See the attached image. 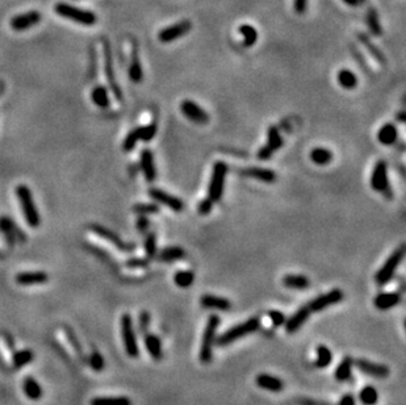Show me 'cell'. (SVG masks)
<instances>
[{
    "instance_id": "f35d334b",
    "label": "cell",
    "mask_w": 406,
    "mask_h": 405,
    "mask_svg": "<svg viewBox=\"0 0 406 405\" xmlns=\"http://www.w3.org/2000/svg\"><path fill=\"white\" fill-rule=\"evenodd\" d=\"M174 282L180 288H190L195 282V274L190 270H182L174 275Z\"/></svg>"
},
{
    "instance_id": "d4e9b609",
    "label": "cell",
    "mask_w": 406,
    "mask_h": 405,
    "mask_svg": "<svg viewBox=\"0 0 406 405\" xmlns=\"http://www.w3.org/2000/svg\"><path fill=\"white\" fill-rule=\"evenodd\" d=\"M145 346H146V350H148V353L154 361H161L162 359V342H161V338L157 334L146 333L145 334Z\"/></svg>"
},
{
    "instance_id": "bcb514c9",
    "label": "cell",
    "mask_w": 406,
    "mask_h": 405,
    "mask_svg": "<svg viewBox=\"0 0 406 405\" xmlns=\"http://www.w3.org/2000/svg\"><path fill=\"white\" fill-rule=\"evenodd\" d=\"M33 359V353L30 350H21L18 351V353H16L13 357V365L14 367H17V369H20V367H22V366L28 365V363H30Z\"/></svg>"
},
{
    "instance_id": "6f0895ef",
    "label": "cell",
    "mask_w": 406,
    "mask_h": 405,
    "mask_svg": "<svg viewBox=\"0 0 406 405\" xmlns=\"http://www.w3.org/2000/svg\"><path fill=\"white\" fill-rule=\"evenodd\" d=\"M339 405H356V402H355V398L352 396V395H345V396H342L341 398V402H339Z\"/></svg>"
},
{
    "instance_id": "680465c9",
    "label": "cell",
    "mask_w": 406,
    "mask_h": 405,
    "mask_svg": "<svg viewBox=\"0 0 406 405\" xmlns=\"http://www.w3.org/2000/svg\"><path fill=\"white\" fill-rule=\"evenodd\" d=\"M342 1L345 4H347V5H350V7H359V5H362L366 0H342Z\"/></svg>"
},
{
    "instance_id": "d6986e66",
    "label": "cell",
    "mask_w": 406,
    "mask_h": 405,
    "mask_svg": "<svg viewBox=\"0 0 406 405\" xmlns=\"http://www.w3.org/2000/svg\"><path fill=\"white\" fill-rule=\"evenodd\" d=\"M255 384L262 390L270 391V392H281L284 390V383L280 378L270 375V374H259L255 378Z\"/></svg>"
},
{
    "instance_id": "ac0fdd59",
    "label": "cell",
    "mask_w": 406,
    "mask_h": 405,
    "mask_svg": "<svg viewBox=\"0 0 406 405\" xmlns=\"http://www.w3.org/2000/svg\"><path fill=\"white\" fill-rule=\"evenodd\" d=\"M310 309L308 305H305V307H301L300 309H297V311L293 313V315L291 316V317L288 318V320H285V330H287V333H289V334H292V333H296L297 330L301 329V326L304 325L306 322V320L309 318L310 316Z\"/></svg>"
},
{
    "instance_id": "30bf717a",
    "label": "cell",
    "mask_w": 406,
    "mask_h": 405,
    "mask_svg": "<svg viewBox=\"0 0 406 405\" xmlns=\"http://www.w3.org/2000/svg\"><path fill=\"white\" fill-rule=\"evenodd\" d=\"M343 299H345L343 291L339 288H334L329 291V292L324 293V295H320L318 297H316L314 300L308 304V307H309L310 312H321L326 309V308L331 307V305H334V304L341 303Z\"/></svg>"
},
{
    "instance_id": "f546056e",
    "label": "cell",
    "mask_w": 406,
    "mask_h": 405,
    "mask_svg": "<svg viewBox=\"0 0 406 405\" xmlns=\"http://www.w3.org/2000/svg\"><path fill=\"white\" fill-rule=\"evenodd\" d=\"M313 163L318 166H326L333 161V153L329 149L325 148H314L309 154Z\"/></svg>"
},
{
    "instance_id": "ba28073f",
    "label": "cell",
    "mask_w": 406,
    "mask_h": 405,
    "mask_svg": "<svg viewBox=\"0 0 406 405\" xmlns=\"http://www.w3.org/2000/svg\"><path fill=\"white\" fill-rule=\"evenodd\" d=\"M120 324H121V336L126 354L132 357V358H137L140 355V349H138V342H137L133 320H132L130 315L125 313V315H122Z\"/></svg>"
},
{
    "instance_id": "db71d44e",
    "label": "cell",
    "mask_w": 406,
    "mask_h": 405,
    "mask_svg": "<svg viewBox=\"0 0 406 405\" xmlns=\"http://www.w3.org/2000/svg\"><path fill=\"white\" fill-rule=\"evenodd\" d=\"M273 153L275 152H273L268 145H264V146H262V148L259 149L258 158L260 159V161H267V159H270L271 157L273 156Z\"/></svg>"
},
{
    "instance_id": "d590c367",
    "label": "cell",
    "mask_w": 406,
    "mask_h": 405,
    "mask_svg": "<svg viewBox=\"0 0 406 405\" xmlns=\"http://www.w3.org/2000/svg\"><path fill=\"white\" fill-rule=\"evenodd\" d=\"M91 405H132V402L125 396H104L92 399Z\"/></svg>"
},
{
    "instance_id": "4316f807",
    "label": "cell",
    "mask_w": 406,
    "mask_h": 405,
    "mask_svg": "<svg viewBox=\"0 0 406 405\" xmlns=\"http://www.w3.org/2000/svg\"><path fill=\"white\" fill-rule=\"evenodd\" d=\"M358 40L363 43L364 47H366L367 50L370 51V54L372 55V57H374L381 66L387 65V58H385V55L383 54V51H381L380 49H379V47L376 46L372 41H371V38L367 36L366 33H362V32L358 33Z\"/></svg>"
},
{
    "instance_id": "816d5d0a",
    "label": "cell",
    "mask_w": 406,
    "mask_h": 405,
    "mask_svg": "<svg viewBox=\"0 0 406 405\" xmlns=\"http://www.w3.org/2000/svg\"><path fill=\"white\" fill-rule=\"evenodd\" d=\"M213 208V202L210 199H203L202 202H199L198 205V210L199 213L202 214V216H208L209 213H210V210H212Z\"/></svg>"
},
{
    "instance_id": "f6af8a7d",
    "label": "cell",
    "mask_w": 406,
    "mask_h": 405,
    "mask_svg": "<svg viewBox=\"0 0 406 405\" xmlns=\"http://www.w3.org/2000/svg\"><path fill=\"white\" fill-rule=\"evenodd\" d=\"M145 251H146V255H148L149 259H153V258L157 257L158 250H157V237H155L154 233H149L146 235V239H145Z\"/></svg>"
},
{
    "instance_id": "e575fe53",
    "label": "cell",
    "mask_w": 406,
    "mask_h": 405,
    "mask_svg": "<svg viewBox=\"0 0 406 405\" xmlns=\"http://www.w3.org/2000/svg\"><path fill=\"white\" fill-rule=\"evenodd\" d=\"M367 25H368V29H370L372 36H381L383 29H381L380 20H379V13L375 8H370L368 12H367Z\"/></svg>"
},
{
    "instance_id": "9c48e42d",
    "label": "cell",
    "mask_w": 406,
    "mask_h": 405,
    "mask_svg": "<svg viewBox=\"0 0 406 405\" xmlns=\"http://www.w3.org/2000/svg\"><path fill=\"white\" fill-rule=\"evenodd\" d=\"M103 54H104V71L107 80H108L109 86H111L112 92L115 94L116 99L119 101H122V92L120 90L117 80L115 78V70H113V55H112L111 43L107 38H103Z\"/></svg>"
},
{
    "instance_id": "94428289",
    "label": "cell",
    "mask_w": 406,
    "mask_h": 405,
    "mask_svg": "<svg viewBox=\"0 0 406 405\" xmlns=\"http://www.w3.org/2000/svg\"><path fill=\"white\" fill-rule=\"evenodd\" d=\"M4 92V83H1V82H0V95L3 94Z\"/></svg>"
},
{
    "instance_id": "e0dca14e",
    "label": "cell",
    "mask_w": 406,
    "mask_h": 405,
    "mask_svg": "<svg viewBox=\"0 0 406 405\" xmlns=\"http://www.w3.org/2000/svg\"><path fill=\"white\" fill-rule=\"evenodd\" d=\"M200 304L205 309H213V311L227 312L231 309V301L226 297L216 296L210 293H205L200 297Z\"/></svg>"
},
{
    "instance_id": "3957f363",
    "label": "cell",
    "mask_w": 406,
    "mask_h": 405,
    "mask_svg": "<svg viewBox=\"0 0 406 405\" xmlns=\"http://www.w3.org/2000/svg\"><path fill=\"white\" fill-rule=\"evenodd\" d=\"M16 195H17L18 200H20L22 212H24V216H25V220L29 226L38 228L41 221L40 213H38V210H37L36 205H34L30 190L26 186L20 185L16 187Z\"/></svg>"
},
{
    "instance_id": "ab89813d",
    "label": "cell",
    "mask_w": 406,
    "mask_h": 405,
    "mask_svg": "<svg viewBox=\"0 0 406 405\" xmlns=\"http://www.w3.org/2000/svg\"><path fill=\"white\" fill-rule=\"evenodd\" d=\"M267 138H268V140H267L266 145H268L273 152L279 150V149L284 145V141H283V138H281L280 132H279V129H277L275 125L268 128V130H267Z\"/></svg>"
},
{
    "instance_id": "4dcf8cb0",
    "label": "cell",
    "mask_w": 406,
    "mask_h": 405,
    "mask_svg": "<svg viewBox=\"0 0 406 405\" xmlns=\"http://www.w3.org/2000/svg\"><path fill=\"white\" fill-rule=\"evenodd\" d=\"M339 86L343 87L345 90H354L358 86V78L351 70L342 69L339 70L338 75H337Z\"/></svg>"
},
{
    "instance_id": "7a4b0ae2",
    "label": "cell",
    "mask_w": 406,
    "mask_h": 405,
    "mask_svg": "<svg viewBox=\"0 0 406 405\" xmlns=\"http://www.w3.org/2000/svg\"><path fill=\"white\" fill-rule=\"evenodd\" d=\"M260 326V321L258 317H251L246 320V321L238 324V325L231 326L230 329L225 330V332L216 338V342L218 346H226L230 345L235 341L241 340L242 337L248 336L251 333L256 332Z\"/></svg>"
},
{
    "instance_id": "6da1fadb",
    "label": "cell",
    "mask_w": 406,
    "mask_h": 405,
    "mask_svg": "<svg viewBox=\"0 0 406 405\" xmlns=\"http://www.w3.org/2000/svg\"><path fill=\"white\" fill-rule=\"evenodd\" d=\"M219 324H221V320L217 315L209 316L208 321L205 324L202 346H200V353H199V358L204 365H209L213 359V346L216 344L217 330H218Z\"/></svg>"
},
{
    "instance_id": "f1b7e54d",
    "label": "cell",
    "mask_w": 406,
    "mask_h": 405,
    "mask_svg": "<svg viewBox=\"0 0 406 405\" xmlns=\"http://www.w3.org/2000/svg\"><path fill=\"white\" fill-rule=\"evenodd\" d=\"M157 255L161 262H174V260H179L186 257V251L180 246H167L161 250Z\"/></svg>"
},
{
    "instance_id": "8fae6325",
    "label": "cell",
    "mask_w": 406,
    "mask_h": 405,
    "mask_svg": "<svg viewBox=\"0 0 406 405\" xmlns=\"http://www.w3.org/2000/svg\"><path fill=\"white\" fill-rule=\"evenodd\" d=\"M191 29H192V22L190 20H183V21L176 22L174 25H170L167 28L162 29L159 32L158 38L163 43L173 42V41L178 40L180 37L186 36Z\"/></svg>"
},
{
    "instance_id": "f5cc1de1",
    "label": "cell",
    "mask_w": 406,
    "mask_h": 405,
    "mask_svg": "<svg viewBox=\"0 0 406 405\" xmlns=\"http://www.w3.org/2000/svg\"><path fill=\"white\" fill-rule=\"evenodd\" d=\"M126 266L128 267H148L149 266V258L148 259H144V258H132V259L126 260Z\"/></svg>"
},
{
    "instance_id": "7dc6e473",
    "label": "cell",
    "mask_w": 406,
    "mask_h": 405,
    "mask_svg": "<svg viewBox=\"0 0 406 405\" xmlns=\"http://www.w3.org/2000/svg\"><path fill=\"white\" fill-rule=\"evenodd\" d=\"M157 134V124L151 123L146 127L141 128V141L149 142L155 137Z\"/></svg>"
},
{
    "instance_id": "7c38bea8",
    "label": "cell",
    "mask_w": 406,
    "mask_h": 405,
    "mask_svg": "<svg viewBox=\"0 0 406 405\" xmlns=\"http://www.w3.org/2000/svg\"><path fill=\"white\" fill-rule=\"evenodd\" d=\"M180 111L190 121L195 124H206L209 121V115L206 111L192 100H183L180 104Z\"/></svg>"
},
{
    "instance_id": "277c9868",
    "label": "cell",
    "mask_w": 406,
    "mask_h": 405,
    "mask_svg": "<svg viewBox=\"0 0 406 405\" xmlns=\"http://www.w3.org/2000/svg\"><path fill=\"white\" fill-rule=\"evenodd\" d=\"M54 11L55 13L62 16V17L72 20V21H76L78 24H82V25L91 26L96 24L97 17L94 12L86 11V9H80V8H76L74 7V5H70V4L65 3L55 4Z\"/></svg>"
},
{
    "instance_id": "60d3db41",
    "label": "cell",
    "mask_w": 406,
    "mask_h": 405,
    "mask_svg": "<svg viewBox=\"0 0 406 405\" xmlns=\"http://www.w3.org/2000/svg\"><path fill=\"white\" fill-rule=\"evenodd\" d=\"M359 399L362 404L364 405H376L379 400L378 390L372 387V386H366V387L362 388V391H360Z\"/></svg>"
},
{
    "instance_id": "9a60e30c",
    "label": "cell",
    "mask_w": 406,
    "mask_h": 405,
    "mask_svg": "<svg viewBox=\"0 0 406 405\" xmlns=\"http://www.w3.org/2000/svg\"><path fill=\"white\" fill-rule=\"evenodd\" d=\"M41 17L42 16L38 11H29L26 13L17 14V16L12 17L11 28L16 32H21V30L37 25L41 21Z\"/></svg>"
},
{
    "instance_id": "603a6c76",
    "label": "cell",
    "mask_w": 406,
    "mask_h": 405,
    "mask_svg": "<svg viewBox=\"0 0 406 405\" xmlns=\"http://www.w3.org/2000/svg\"><path fill=\"white\" fill-rule=\"evenodd\" d=\"M49 280L46 272L43 271H29L20 272L16 275V282L21 286H32V284H42Z\"/></svg>"
},
{
    "instance_id": "7bdbcfd3",
    "label": "cell",
    "mask_w": 406,
    "mask_h": 405,
    "mask_svg": "<svg viewBox=\"0 0 406 405\" xmlns=\"http://www.w3.org/2000/svg\"><path fill=\"white\" fill-rule=\"evenodd\" d=\"M141 128L142 127L136 128V129L129 132V134L126 136V138L124 140V144H122L124 152H132L136 148L137 142L141 141Z\"/></svg>"
},
{
    "instance_id": "11a10c76",
    "label": "cell",
    "mask_w": 406,
    "mask_h": 405,
    "mask_svg": "<svg viewBox=\"0 0 406 405\" xmlns=\"http://www.w3.org/2000/svg\"><path fill=\"white\" fill-rule=\"evenodd\" d=\"M149 226H150V221H149L148 217L145 214H140V217L137 218V229L145 233L149 229Z\"/></svg>"
},
{
    "instance_id": "d6a6232c",
    "label": "cell",
    "mask_w": 406,
    "mask_h": 405,
    "mask_svg": "<svg viewBox=\"0 0 406 405\" xmlns=\"http://www.w3.org/2000/svg\"><path fill=\"white\" fill-rule=\"evenodd\" d=\"M352 365H354L352 358H350V357L343 358V361L339 363L337 370H335V379L338 380V382H346L347 379H350V376L352 374Z\"/></svg>"
},
{
    "instance_id": "9f6ffc18",
    "label": "cell",
    "mask_w": 406,
    "mask_h": 405,
    "mask_svg": "<svg viewBox=\"0 0 406 405\" xmlns=\"http://www.w3.org/2000/svg\"><path fill=\"white\" fill-rule=\"evenodd\" d=\"M306 5H308V0H295V1H293L295 11H296V13H298V14L305 13Z\"/></svg>"
},
{
    "instance_id": "836d02e7",
    "label": "cell",
    "mask_w": 406,
    "mask_h": 405,
    "mask_svg": "<svg viewBox=\"0 0 406 405\" xmlns=\"http://www.w3.org/2000/svg\"><path fill=\"white\" fill-rule=\"evenodd\" d=\"M91 98H92V101H94L95 104L97 105V107H100V108H108L109 107V95H108V90L105 88L104 86H96L92 90V95H91Z\"/></svg>"
},
{
    "instance_id": "681fc988",
    "label": "cell",
    "mask_w": 406,
    "mask_h": 405,
    "mask_svg": "<svg viewBox=\"0 0 406 405\" xmlns=\"http://www.w3.org/2000/svg\"><path fill=\"white\" fill-rule=\"evenodd\" d=\"M90 365L95 371H101V370L104 369V358H103V355L99 354V353H94V354L91 355Z\"/></svg>"
},
{
    "instance_id": "52a82bcc",
    "label": "cell",
    "mask_w": 406,
    "mask_h": 405,
    "mask_svg": "<svg viewBox=\"0 0 406 405\" xmlns=\"http://www.w3.org/2000/svg\"><path fill=\"white\" fill-rule=\"evenodd\" d=\"M371 187L376 192H380L387 199H392L393 192L388 181V165L384 159H380L374 167L371 175Z\"/></svg>"
},
{
    "instance_id": "cb8c5ba5",
    "label": "cell",
    "mask_w": 406,
    "mask_h": 405,
    "mask_svg": "<svg viewBox=\"0 0 406 405\" xmlns=\"http://www.w3.org/2000/svg\"><path fill=\"white\" fill-rule=\"evenodd\" d=\"M129 78L134 83H140L144 78V71L141 67L140 58H138V46L137 43H132V54H130V65H129Z\"/></svg>"
},
{
    "instance_id": "8d00e7d4",
    "label": "cell",
    "mask_w": 406,
    "mask_h": 405,
    "mask_svg": "<svg viewBox=\"0 0 406 405\" xmlns=\"http://www.w3.org/2000/svg\"><path fill=\"white\" fill-rule=\"evenodd\" d=\"M24 392L30 400H38L42 396V388L33 378H26L24 380Z\"/></svg>"
},
{
    "instance_id": "91938a15",
    "label": "cell",
    "mask_w": 406,
    "mask_h": 405,
    "mask_svg": "<svg viewBox=\"0 0 406 405\" xmlns=\"http://www.w3.org/2000/svg\"><path fill=\"white\" fill-rule=\"evenodd\" d=\"M397 119H399L400 123H405V112L404 111H401V112L397 115Z\"/></svg>"
},
{
    "instance_id": "f907efd6",
    "label": "cell",
    "mask_w": 406,
    "mask_h": 405,
    "mask_svg": "<svg viewBox=\"0 0 406 405\" xmlns=\"http://www.w3.org/2000/svg\"><path fill=\"white\" fill-rule=\"evenodd\" d=\"M267 315H268V317H270V320L272 321V324L275 326L283 325V324L285 322V320H287L284 313L280 311H268Z\"/></svg>"
},
{
    "instance_id": "ffe728a7",
    "label": "cell",
    "mask_w": 406,
    "mask_h": 405,
    "mask_svg": "<svg viewBox=\"0 0 406 405\" xmlns=\"http://www.w3.org/2000/svg\"><path fill=\"white\" fill-rule=\"evenodd\" d=\"M141 170L144 173L145 179L148 182H154L157 179V170H155L154 156L149 149H144L141 153Z\"/></svg>"
},
{
    "instance_id": "2e32d148",
    "label": "cell",
    "mask_w": 406,
    "mask_h": 405,
    "mask_svg": "<svg viewBox=\"0 0 406 405\" xmlns=\"http://www.w3.org/2000/svg\"><path fill=\"white\" fill-rule=\"evenodd\" d=\"M90 229L92 231H94L95 234L99 235V237L107 239L108 242L113 243V245H115L116 247H117V249L124 250V251H130L132 249H134L133 245L124 242V241H122V239L120 238L119 235L116 234L115 231L109 230V229H107L105 226H101V225H99V224H92L90 226Z\"/></svg>"
},
{
    "instance_id": "83f0119b",
    "label": "cell",
    "mask_w": 406,
    "mask_h": 405,
    "mask_svg": "<svg viewBox=\"0 0 406 405\" xmlns=\"http://www.w3.org/2000/svg\"><path fill=\"white\" fill-rule=\"evenodd\" d=\"M283 284H284V287L291 289H306L309 288L310 280L306 278L305 275L287 274L283 278Z\"/></svg>"
},
{
    "instance_id": "b9f144b4",
    "label": "cell",
    "mask_w": 406,
    "mask_h": 405,
    "mask_svg": "<svg viewBox=\"0 0 406 405\" xmlns=\"http://www.w3.org/2000/svg\"><path fill=\"white\" fill-rule=\"evenodd\" d=\"M0 230L4 233L8 243H9V245H13L14 238H16V235H17L18 233H16V228L13 226V222H12L8 217H1V218H0Z\"/></svg>"
},
{
    "instance_id": "1f68e13d",
    "label": "cell",
    "mask_w": 406,
    "mask_h": 405,
    "mask_svg": "<svg viewBox=\"0 0 406 405\" xmlns=\"http://www.w3.org/2000/svg\"><path fill=\"white\" fill-rule=\"evenodd\" d=\"M239 33L243 37V46L244 47H251L255 45V42L258 41V30L250 24H242L239 28H238Z\"/></svg>"
},
{
    "instance_id": "4fadbf2b",
    "label": "cell",
    "mask_w": 406,
    "mask_h": 405,
    "mask_svg": "<svg viewBox=\"0 0 406 405\" xmlns=\"http://www.w3.org/2000/svg\"><path fill=\"white\" fill-rule=\"evenodd\" d=\"M149 196H150L153 200L161 202L163 205L169 206V208H171V209L175 210V212H182V210L184 209V206H186L184 205L183 200L179 199V198H176V196L174 195H170V194L162 191V190H159V188H150V190H149Z\"/></svg>"
},
{
    "instance_id": "74e56055",
    "label": "cell",
    "mask_w": 406,
    "mask_h": 405,
    "mask_svg": "<svg viewBox=\"0 0 406 405\" xmlns=\"http://www.w3.org/2000/svg\"><path fill=\"white\" fill-rule=\"evenodd\" d=\"M331 361H333V353H331V350L326 345H320V346L317 347V367L325 369L327 366H330Z\"/></svg>"
},
{
    "instance_id": "5bb4252c",
    "label": "cell",
    "mask_w": 406,
    "mask_h": 405,
    "mask_svg": "<svg viewBox=\"0 0 406 405\" xmlns=\"http://www.w3.org/2000/svg\"><path fill=\"white\" fill-rule=\"evenodd\" d=\"M355 366L358 367L360 373L366 374V375L374 376V378H387L389 375V367L385 365H380V363H375V362H371L368 359L364 358H359L356 359Z\"/></svg>"
},
{
    "instance_id": "5b68a950",
    "label": "cell",
    "mask_w": 406,
    "mask_h": 405,
    "mask_svg": "<svg viewBox=\"0 0 406 405\" xmlns=\"http://www.w3.org/2000/svg\"><path fill=\"white\" fill-rule=\"evenodd\" d=\"M404 257H405V245H401L397 250H395L391 257L385 260V263L380 267L376 275H375V280L378 283L379 286H385L387 283L392 280L393 275H395L396 270L399 268V266L403 262Z\"/></svg>"
},
{
    "instance_id": "484cf974",
    "label": "cell",
    "mask_w": 406,
    "mask_h": 405,
    "mask_svg": "<svg viewBox=\"0 0 406 405\" xmlns=\"http://www.w3.org/2000/svg\"><path fill=\"white\" fill-rule=\"evenodd\" d=\"M397 137H399V130L396 128L395 124L388 123L383 125L380 128L378 133V140L380 144L385 145V146H392L397 142Z\"/></svg>"
},
{
    "instance_id": "7402d4cb",
    "label": "cell",
    "mask_w": 406,
    "mask_h": 405,
    "mask_svg": "<svg viewBox=\"0 0 406 405\" xmlns=\"http://www.w3.org/2000/svg\"><path fill=\"white\" fill-rule=\"evenodd\" d=\"M242 175L248 178H254L256 181L264 182V183H275L277 179V175L275 171L270 169H262V167H248L241 171Z\"/></svg>"
},
{
    "instance_id": "44dd1931",
    "label": "cell",
    "mask_w": 406,
    "mask_h": 405,
    "mask_svg": "<svg viewBox=\"0 0 406 405\" xmlns=\"http://www.w3.org/2000/svg\"><path fill=\"white\" fill-rule=\"evenodd\" d=\"M401 293L399 292H383L375 296L374 305L379 311H388L401 303Z\"/></svg>"
},
{
    "instance_id": "ee69618b",
    "label": "cell",
    "mask_w": 406,
    "mask_h": 405,
    "mask_svg": "<svg viewBox=\"0 0 406 405\" xmlns=\"http://www.w3.org/2000/svg\"><path fill=\"white\" fill-rule=\"evenodd\" d=\"M133 212L137 214H155L159 212V206L154 202H137L133 205Z\"/></svg>"
},
{
    "instance_id": "c3c4849f",
    "label": "cell",
    "mask_w": 406,
    "mask_h": 405,
    "mask_svg": "<svg viewBox=\"0 0 406 405\" xmlns=\"http://www.w3.org/2000/svg\"><path fill=\"white\" fill-rule=\"evenodd\" d=\"M149 325H150V313L146 311H142L140 313V317H138V328H140L141 334H146L149 329Z\"/></svg>"
},
{
    "instance_id": "8992f818",
    "label": "cell",
    "mask_w": 406,
    "mask_h": 405,
    "mask_svg": "<svg viewBox=\"0 0 406 405\" xmlns=\"http://www.w3.org/2000/svg\"><path fill=\"white\" fill-rule=\"evenodd\" d=\"M229 167L225 162L218 161L213 165L212 177L209 182L208 187V198L213 202H217L221 200L223 195V187H225V178L227 175Z\"/></svg>"
}]
</instances>
